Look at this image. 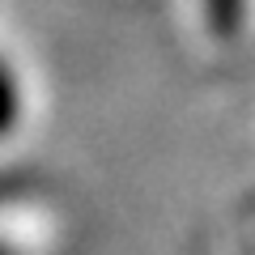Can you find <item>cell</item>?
I'll use <instances>...</instances> for the list:
<instances>
[{
  "label": "cell",
  "instance_id": "cell-1",
  "mask_svg": "<svg viewBox=\"0 0 255 255\" xmlns=\"http://www.w3.org/2000/svg\"><path fill=\"white\" fill-rule=\"evenodd\" d=\"M26 119V85L9 55H0V140H9Z\"/></svg>",
  "mask_w": 255,
  "mask_h": 255
},
{
  "label": "cell",
  "instance_id": "cell-2",
  "mask_svg": "<svg viewBox=\"0 0 255 255\" xmlns=\"http://www.w3.org/2000/svg\"><path fill=\"white\" fill-rule=\"evenodd\" d=\"M247 9H251V0H200V17L209 26L213 38L230 43V38L243 34L247 26Z\"/></svg>",
  "mask_w": 255,
  "mask_h": 255
}]
</instances>
